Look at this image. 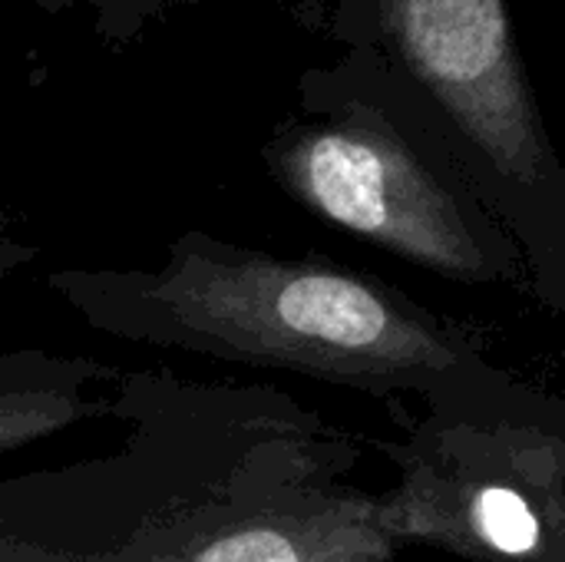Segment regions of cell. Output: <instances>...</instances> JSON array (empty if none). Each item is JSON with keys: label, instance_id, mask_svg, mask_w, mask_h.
<instances>
[{"label": "cell", "instance_id": "1", "mask_svg": "<svg viewBox=\"0 0 565 562\" xmlns=\"http://www.w3.org/2000/svg\"><path fill=\"white\" fill-rule=\"evenodd\" d=\"M116 447L0 480V562H394L358 434L268 384L119 371Z\"/></svg>", "mask_w": 565, "mask_h": 562}, {"label": "cell", "instance_id": "2", "mask_svg": "<svg viewBox=\"0 0 565 562\" xmlns=\"http://www.w3.org/2000/svg\"><path fill=\"white\" fill-rule=\"evenodd\" d=\"M43 285L99 335L358 391L391 407L497 364L487 328L324 255L179 235L152 268H50Z\"/></svg>", "mask_w": 565, "mask_h": 562}, {"label": "cell", "instance_id": "3", "mask_svg": "<svg viewBox=\"0 0 565 562\" xmlns=\"http://www.w3.org/2000/svg\"><path fill=\"white\" fill-rule=\"evenodd\" d=\"M397 480L377 530L463 562H565V401L490 364L374 444Z\"/></svg>", "mask_w": 565, "mask_h": 562}, {"label": "cell", "instance_id": "4", "mask_svg": "<svg viewBox=\"0 0 565 562\" xmlns=\"http://www.w3.org/2000/svg\"><path fill=\"white\" fill-rule=\"evenodd\" d=\"M265 162L321 222L454 285L530 295L523 252L473 172L384 109L344 103L321 123L291 126L268 142Z\"/></svg>", "mask_w": 565, "mask_h": 562}, {"label": "cell", "instance_id": "5", "mask_svg": "<svg viewBox=\"0 0 565 562\" xmlns=\"http://www.w3.org/2000/svg\"><path fill=\"white\" fill-rule=\"evenodd\" d=\"M387 30L516 238L530 295L565 315V176L530 93L503 0H381Z\"/></svg>", "mask_w": 565, "mask_h": 562}, {"label": "cell", "instance_id": "6", "mask_svg": "<svg viewBox=\"0 0 565 562\" xmlns=\"http://www.w3.org/2000/svg\"><path fill=\"white\" fill-rule=\"evenodd\" d=\"M119 368L50 348H0V457L76 424L113 421Z\"/></svg>", "mask_w": 565, "mask_h": 562}, {"label": "cell", "instance_id": "7", "mask_svg": "<svg viewBox=\"0 0 565 562\" xmlns=\"http://www.w3.org/2000/svg\"><path fill=\"white\" fill-rule=\"evenodd\" d=\"M36 258H40V248L13 229L7 212H0V288L13 282L20 272H26Z\"/></svg>", "mask_w": 565, "mask_h": 562}]
</instances>
